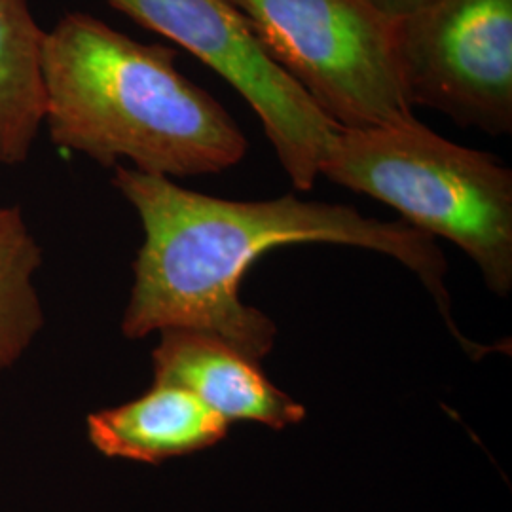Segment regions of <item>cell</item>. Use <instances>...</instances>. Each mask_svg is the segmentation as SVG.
Here are the masks:
<instances>
[{"label": "cell", "mask_w": 512, "mask_h": 512, "mask_svg": "<svg viewBox=\"0 0 512 512\" xmlns=\"http://www.w3.org/2000/svg\"><path fill=\"white\" fill-rule=\"evenodd\" d=\"M112 184L145 232L122 317L129 340L169 329L200 330L260 363L274 349L277 327L266 313L239 300V285L260 256L298 243L393 256L420 277L454 330L446 260L435 238L406 222L370 219L349 205L304 202L293 194L262 202L224 200L126 165L114 167Z\"/></svg>", "instance_id": "6da1fadb"}, {"label": "cell", "mask_w": 512, "mask_h": 512, "mask_svg": "<svg viewBox=\"0 0 512 512\" xmlns=\"http://www.w3.org/2000/svg\"><path fill=\"white\" fill-rule=\"evenodd\" d=\"M42 128L55 147L158 177L239 164L249 143L234 118L177 69V52L145 44L84 12L46 31Z\"/></svg>", "instance_id": "7a4b0ae2"}, {"label": "cell", "mask_w": 512, "mask_h": 512, "mask_svg": "<svg viewBox=\"0 0 512 512\" xmlns=\"http://www.w3.org/2000/svg\"><path fill=\"white\" fill-rule=\"evenodd\" d=\"M319 175L397 209L406 224L471 256L492 293L512 289V171L416 118L338 128Z\"/></svg>", "instance_id": "3957f363"}, {"label": "cell", "mask_w": 512, "mask_h": 512, "mask_svg": "<svg viewBox=\"0 0 512 512\" xmlns=\"http://www.w3.org/2000/svg\"><path fill=\"white\" fill-rule=\"evenodd\" d=\"M262 48L338 128L414 118L397 21L366 0H230Z\"/></svg>", "instance_id": "277c9868"}, {"label": "cell", "mask_w": 512, "mask_h": 512, "mask_svg": "<svg viewBox=\"0 0 512 512\" xmlns=\"http://www.w3.org/2000/svg\"><path fill=\"white\" fill-rule=\"evenodd\" d=\"M107 2L220 74L255 110L294 188H313L323 152L338 126L262 48L230 0Z\"/></svg>", "instance_id": "5b68a950"}, {"label": "cell", "mask_w": 512, "mask_h": 512, "mask_svg": "<svg viewBox=\"0 0 512 512\" xmlns=\"http://www.w3.org/2000/svg\"><path fill=\"white\" fill-rule=\"evenodd\" d=\"M404 92L490 135L512 131V0H433L397 21Z\"/></svg>", "instance_id": "8992f818"}, {"label": "cell", "mask_w": 512, "mask_h": 512, "mask_svg": "<svg viewBox=\"0 0 512 512\" xmlns=\"http://www.w3.org/2000/svg\"><path fill=\"white\" fill-rule=\"evenodd\" d=\"M154 382L192 393L222 420L256 421L274 431L306 418V408L272 384L260 363L209 332H160L152 351Z\"/></svg>", "instance_id": "52a82bcc"}, {"label": "cell", "mask_w": 512, "mask_h": 512, "mask_svg": "<svg viewBox=\"0 0 512 512\" xmlns=\"http://www.w3.org/2000/svg\"><path fill=\"white\" fill-rule=\"evenodd\" d=\"M230 423L177 385L158 384L88 416V437L107 458L162 463L217 446Z\"/></svg>", "instance_id": "ba28073f"}, {"label": "cell", "mask_w": 512, "mask_h": 512, "mask_svg": "<svg viewBox=\"0 0 512 512\" xmlns=\"http://www.w3.org/2000/svg\"><path fill=\"white\" fill-rule=\"evenodd\" d=\"M29 0H0V164L27 162L44 118L42 46Z\"/></svg>", "instance_id": "9c48e42d"}, {"label": "cell", "mask_w": 512, "mask_h": 512, "mask_svg": "<svg viewBox=\"0 0 512 512\" xmlns=\"http://www.w3.org/2000/svg\"><path fill=\"white\" fill-rule=\"evenodd\" d=\"M42 249L21 209L0 207V372L12 368L44 327L35 287Z\"/></svg>", "instance_id": "30bf717a"}, {"label": "cell", "mask_w": 512, "mask_h": 512, "mask_svg": "<svg viewBox=\"0 0 512 512\" xmlns=\"http://www.w3.org/2000/svg\"><path fill=\"white\" fill-rule=\"evenodd\" d=\"M374 10L391 21H401L416 14L423 6L433 0H366Z\"/></svg>", "instance_id": "8fae6325"}]
</instances>
